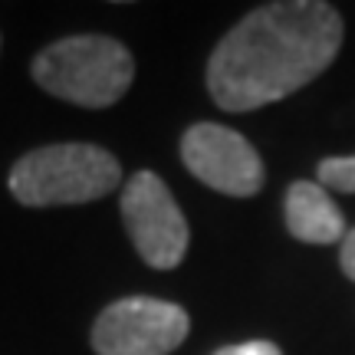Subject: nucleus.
<instances>
[{
    "label": "nucleus",
    "instance_id": "f257e3e1",
    "mask_svg": "<svg viewBox=\"0 0 355 355\" xmlns=\"http://www.w3.org/2000/svg\"><path fill=\"white\" fill-rule=\"evenodd\" d=\"M343 50V13L322 0L263 3L227 30L207 60V92L224 112H254L309 86Z\"/></svg>",
    "mask_w": 355,
    "mask_h": 355
},
{
    "label": "nucleus",
    "instance_id": "f03ea898",
    "mask_svg": "<svg viewBox=\"0 0 355 355\" xmlns=\"http://www.w3.org/2000/svg\"><path fill=\"white\" fill-rule=\"evenodd\" d=\"M33 79L56 99L83 109H105L128 92L135 60L125 43L102 33L63 37L33 60Z\"/></svg>",
    "mask_w": 355,
    "mask_h": 355
},
{
    "label": "nucleus",
    "instance_id": "7ed1b4c3",
    "mask_svg": "<svg viewBox=\"0 0 355 355\" xmlns=\"http://www.w3.org/2000/svg\"><path fill=\"white\" fill-rule=\"evenodd\" d=\"M122 184L112 152L89 141H60L26 152L10 171V194L26 207L89 204Z\"/></svg>",
    "mask_w": 355,
    "mask_h": 355
},
{
    "label": "nucleus",
    "instance_id": "20e7f679",
    "mask_svg": "<svg viewBox=\"0 0 355 355\" xmlns=\"http://www.w3.org/2000/svg\"><path fill=\"white\" fill-rule=\"evenodd\" d=\"M191 319L178 303L128 296L105 306L92 326L96 355H171L188 339Z\"/></svg>",
    "mask_w": 355,
    "mask_h": 355
},
{
    "label": "nucleus",
    "instance_id": "39448f33",
    "mask_svg": "<svg viewBox=\"0 0 355 355\" xmlns=\"http://www.w3.org/2000/svg\"><path fill=\"white\" fill-rule=\"evenodd\" d=\"M122 220L139 257L155 270H175L188 254V220L155 171H139L122 191Z\"/></svg>",
    "mask_w": 355,
    "mask_h": 355
},
{
    "label": "nucleus",
    "instance_id": "423d86ee",
    "mask_svg": "<svg viewBox=\"0 0 355 355\" xmlns=\"http://www.w3.org/2000/svg\"><path fill=\"white\" fill-rule=\"evenodd\" d=\"M181 162L201 184L227 198H254L263 188V162L241 132L198 122L181 139Z\"/></svg>",
    "mask_w": 355,
    "mask_h": 355
},
{
    "label": "nucleus",
    "instance_id": "0eeeda50",
    "mask_svg": "<svg viewBox=\"0 0 355 355\" xmlns=\"http://www.w3.org/2000/svg\"><path fill=\"white\" fill-rule=\"evenodd\" d=\"M286 227L303 243H339L345 237V217L329 191L316 181H293L283 198Z\"/></svg>",
    "mask_w": 355,
    "mask_h": 355
},
{
    "label": "nucleus",
    "instance_id": "6e6552de",
    "mask_svg": "<svg viewBox=\"0 0 355 355\" xmlns=\"http://www.w3.org/2000/svg\"><path fill=\"white\" fill-rule=\"evenodd\" d=\"M316 175L322 188L355 194V155H349V158H322Z\"/></svg>",
    "mask_w": 355,
    "mask_h": 355
},
{
    "label": "nucleus",
    "instance_id": "1a4fd4ad",
    "mask_svg": "<svg viewBox=\"0 0 355 355\" xmlns=\"http://www.w3.org/2000/svg\"><path fill=\"white\" fill-rule=\"evenodd\" d=\"M214 355H283L279 345L266 343V339H250V343H237V345H224Z\"/></svg>",
    "mask_w": 355,
    "mask_h": 355
},
{
    "label": "nucleus",
    "instance_id": "9d476101",
    "mask_svg": "<svg viewBox=\"0 0 355 355\" xmlns=\"http://www.w3.org/2000/svg\"><path fill=\"white\" fill-rule=\"evenodd\" d=\"M339 263H343V273H345V277L355 279V227L345 230L343 250H339Z\"/></svg>",
    "mask_w": 355,
    "mask_h": 355
}]
</instances>
